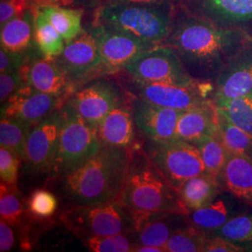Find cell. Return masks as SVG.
<instances>
[{
    "instance_id": "1",
    "label": "cell",
    "mask_w": 252,
    "mask_h": 252,
    "mask_svg": "<svg viewBox=\"0 0 252 252\" xmlns=\"http://www.w3.org/2000/svg\"><path fill=\"white\" fill-rule=\"evenodd\" d=\"M251 41L252 34L219 27L178 5L170 34L162 45L177 54L191 78L215 83L226 65Z\"/></svg>"
},
{
    "instance_id": "2",
    "label": "cell",
    "mask_w": 252,
    "mask_h": 252,
    "mask_svg": "<svg viewBox=\"0 0 252 252\" xmlns=\"http://www.w3.org/2000/svg\"><path fill=\"white\" fill-rule=\"evenodd\" d=\"M130 153L131 149L102 145L88 161L58 178L71 207L118 201L125 186Z\"/></svg>"
},
{
    "instance_id": "3",
    "label": "cell",
    "mask_w": 252,
    "mask_h": 252,
    "mask_svg": "<svg viewBox=\"0 0 252 252\" xmlns=\"http://www.w3.org/2000/svg\"><path fill=\"white\" fill-rule=\"evenodd\" d=\"M118 202L135 215L189 212L175 189L143 149L132 148L126 182Z\"/></svg>"
},
{
    "instance_id": "4",
    "label": "cell",
    "mask_w": 252,
    "mask_h": 252,
    "mask_svg": "<svg viewBox=\"0 0 252 252\" xmlns=\"http://www.w3.org/2000/svg\"><path fill=\"white\" fill-rule=\"evenodd\" d=\"M178 5L172 3H104L94 10V26L162 45L169 36Z\"/></svg>"
},
{
    "instance_id": "5",
    "label": "cell",
    "mask_w": 252,
    "mask_h": 252,
    "mask_svg": "<svg viewBox=\"0 0 252 252\" xmlns=\"http://www.w3.org/2000/svg\"><path fill=\"white\" fill-rule=\"evenodd\" d=\"M54 163L49 176L58 179L81 166L101 148L97 127L77 114L66 104Z\"/></svg>"
},
{
    "instance_id": "6",
    "label": "cell",
    "mask_w": 252,
    "mask_h": 252,
    "mask_svg": "<svg viewBox=\"0 0 252 252\" xmlns=\"http://www.w3.org/2000/svg\"><path fill=\"white\" fill-rule=\"evenodd\" d=\"M60 220L79 238L90 235L129 234L135 229L133 212L118 201L70 207L63 210Z\"/></svg>"
},
{
    "instance_id": "7",
    "label": "cell",
    "mask_w": 252,
    "mask_h": 252,
    "mask_svg": "<svg viewBox=\"0 0 252 252\" xmlns=\"http://www.w3.org/2000/svg\"><path fill=\"white\" fill-rule=\"evenodd\" d=\"M143 150L177 190L189 179L207 173L196 145L176 138L165 141L148 139Z\"/></svg>"
},
{
    "instance_id": "8",
    "label": "cell",
    "mask_w": 252,
    "mask_h": 252,
    "mask_svg": "<svg viewBox=\"0 0 252 252\" xmlns=\"http://www.w3.org/2000/svg\"><path fill=\"white\" fill-rule=\"evenodd\" d=\"M132 78L148 82H163L189 86L201 81L191 78L170 47L158 45L149 50L125 67Z\"/></svg>"
},
{
    "instance_id": "9",
    "label": "cell",
    "mask_w": 252,
    "mask_h": 252,
    "mask_svg": "<svg viewBox=\"0 0 252 252\" xmlns=\"http://www.w3.org/2000/svg\"><path fill=\"white\" fill-rule=\"evenodd\" d=\"M54 60L75 85L100 76L97 27L92 25L83 29L79 36L65 43L63 53Z\"/></svg>"
},
{
    "instance_id": "10",
    "label": "cell",
    "mask_w": 252,
    "mask_h": 252,
    "mask_svg": "<svg viewBox=\"0 0 252 252\" xmlns=\"http://www.w3.org/2000/svg\"><path fill=\"white\" fill-rule=\"evenodd\" d=\"M129 77L128 83L132 86L137 97L163 108L182 111L213 98L214 83L211 82H198L194 85L184 86L163 82H148Z\"/></svg>"
},
{
    "instance_id": "11",
    "label": "cell",
    "mask_w": 252,
    "mask_h": 252,
    "mask_svg": "<svg viewBox=\"0 0 252 252\" xmlns=\"http://www.w3.org/2000/svg\"><path fill=\"white\" fill-rule=\"evenodd\" d=\"M63 122V108H61L31 128L22 160L27 170L34 174H50Z\"/></svg>"
},
{
    "instance_id": "12",
    "label": "cell",
    "mask_w": 252,
    "mask_h": 252,
    "mask_svg": "<svg viewBox=\"0 0 252 252\" xmlns=\"http://www.w3.org/2000/svg\"><path fill=\"white\" fill-rule=\"evenodd\" d=\"M124 98L116 83L106 79H93L74 91L65 104L92 126L101 121Z\"/></svg>"
},
{
    "instance_id": "13",
    "label": "cell",
    "mask_w": 252,
    "mask_h": 252,
    "mask_svg": "<svg viewBox=\"0 0 252 252\" xmlns=\"http://www.w3.org/2000/svg\"><path fill=\"white\" fill-rule=\"evenodd\" d=\"M180 5L219 27L252 35V0H183Z\"/></svg>"
},
{
    "instance_id": "14",
    "label": "cell",
    "mask_w": 252,
    "mask_h": 252,
    "mask_svg": "<svg viewBox=\"0 0 252 252\" xmlns=\"http://www.w3.org/2000/svg\"><path fill=\"white\" fill-rule=\"evenodd\" d=\"M95 27L98 31L101 57L100 76L117 74L135 58L158 46L135 36Z\"/></svg>"
},
{
    "instance_id": "15",
    "label": "cell",
    "mask_w": 252,
    "mask_h": 252,
    "mask_svg": "<svg viewBox=\"0 0 252 252\" xmlns=\"http://www.w3.org/2000/svg\"><path fill=\"white\" fill-rule=\"evenodd\" d=\"M65 100L37 91L26 84L2 104L1 117L10 118L35 126L54 111L63 108Z\"/></svg>"
},
{
    "instance_id": "16",
    "label": "cell",
    "mask_w": 252,
    "mask_h": 252,
    "mask_svg": "<svg viewBox=\"0 0 252 252\" xmlns=\"http://www.w3.org/2000/svg\"><path fill=\"white\" fill-rule=\"evenodd\" d=\"M252 92V41L234 56L214 83L213 100L234 99Z\"/></svg>"
},
{
    "instance_id": "17",
    "label": "cell",
    "mask_w": 252,
    "mask_h": 252,
    "mask_svg": "<svg viewBox=\"0 0 252 252\" xmlns=\"http://www.w3.org/2000/svg\"><path fill=\"white\" fill-rule=\"evenodd\" d=\"M132 103L135 126L148 139H175L180 110L160 107L139 97H135Z\"/></svg>"
},
{
    "instance_id": "18",
    "label": "cell",
    "mask_w": 252,
    "mask_h": 252,
    "mask_svg": "<svg viewBox=\"0 0 252 252\" xmlns=\"http://www.w3.org/2000/svg\"><path fill=\"white\" fill-rule=\"evenodd\" d=\"M219 132V111L213 98L180 112L175 138L197 145Z\"/></svg>"
},
{
    "instance_id": "19",
    "label": "cell",
    "mask_w": 252,
    "mask_h": 252,
    "mask_svg": "<svg viewBox=\"0 0 252 252\" xmlns=\"http://www.w3.org/2000/svg\"><path fill=\"white\" fill-rule=\"evenodd\" d=\"M27 84L36 90L67 101L75 91V84L68 79L54 59L39 55L21 67Z\"/></svg>"
},
{
    "instance_id": "20",
    "label": "cell",
    "mask_w": 252,
    "mask_h": 252,
    "mask_svg": "<svg viewBox=\"0 0 252 252\" xmlns=\"http://www.w3.org/2000/svg\"><path fill=\"white\" fill-rule=\"evenodd\" d=\"M135 126L133 103L123 98L97 126L101 144L132 149L135 145Z\"/></svg>"
},
{
    "instance_id": "21",
    "label": "cell",
    "mask_w": 252,
    "mask_h": 252,
    "mask_svg": "<svg viewBox=\"0 0 252 252\" xmlns=\"http://www.w3.org/2000/svg\"><path fill=\"white\" fill-rule=\"evenodd\" d=\"M134 218L135 229L133 236L135 243L162 249L177 230L189 225L187 216L178 213L134 214Z\"/></svg>"
},
{
    "instance_id": "22",
    "label": "cell",
    "mask_w": 252,
    "mask_h": 252,
    "mask_svg": "<svg viewBox=\"0 0 252 252\" xmlns=\"http://www.w3.org/2000/svg\"><path fill=\"white\" fill-rule=\"evenodd\" d=\"M220 182L234 197L252 206V157L228 154Z\"/></svg>"
},
{
    "instance_id": "23",
    "label": "cell",
    "mask_w": 252,
    "mask_h": 252,
    "mask_svg": "<svg viewBox=\"0 0 252 252\" xmlns=\"http://www.w3.org/2000/svg\"><path fill=\"white\" fill-rule=\"evenodd\" d=\"M35 9L1 26V48L20 54L39 52L35 40Z\"/></svg>"
},
{
    "instance_id": "24",
    "label": "cell",
    "mask_w": 252,
    "mask_h": 252,
    "mask_svg": "<svg viewBox=\"0 0 252 252\" xmlns=\"http://www.w3.org/2000/svg\"><path fill=\"white\" fill-rule=\"evenodd\" d=\"M220 188V181L206 173L187 180L179 192L184 207L190 212L214 202Z\"/></svg>"
},
{
    "instance_id": "25",
    "label": "cell",
    "mask_w": 252,
    "mask_h": 252,
    "mask_svg": "<svg viewBox=\"0 0 252 252\" xmlns=\"http://www.w3.org/2000/svg\"><path fill=\"white\" fill-rule=\"evenodd\" d=\"M37 8L63 36L65 43L82 32V18L85 9L63 8L54 5H42Z\"/></svg>"
},
{
    "instance_id": "26",
    "label": "cell",
    "mask_w": 252,
    "mask_h": 252,
    "mask_svg": "<svg viewBox=\"0 0 252 252\" xmlns=\"http://www.w3.org/2000/svg\"><path fill=\"white\" fill-rule=\"evenodd\" d=\"M35 40L39 53L47 59H55L65 47L63 36L38 8L35 9Z\"/></svg>"
},
{
    "instance_id": "27",
    "label": "cell",
    "mask_w": 252,
    "mask_h": 252,
    "mask_svg": "<svg viewBox=\"0 0 252 252\" xmlns=\"http://www.w3.org/2000/svg\"><path fill=\"white\" fill-rule=\"evenodd\" d=\"M229 214V207L225 201L216 199L206 207L189 212L187 220L189 225L210 234L225 223L230 219Z\"/></svg>"
},
{
    "instance_id": "28",
    "label": "cell",
    "mask_w": 252,
    "mask_h": 252,
    "mask_svg": "<svg viewBox=\"0 0 252 252\" xmlns=\"http://www.w3.org/2000/svg\"><path fill=\"white\" fill-rule=\"evenodd\" d=\"M219 111V110H218ZM219 136L228 154L252 156V135L219 111Z\"/></svg>"
},
{
    "instance_id": "29",
    "label": "cell",
    "mask_w": 252,
    "mask_h": 252,
    "mask_svg": "<svg viewBox=\"0 0 252 252\" xmlns=\"http://www.w3.org/2000/svg\"><path fill=\"white\" fill-rule=\"evenodd\" d=\"M209 233L186 225L172 234L164 246V252H204Z\"/></svg>"
},
{
    "instance_id": "30",
    "label": "cell",
    "mask_w": 252,
    "mask_h": 252,
    "mask_svg": "<svg viewBox=\"0 0 252 252\" xmlns=\"http://www.w3.org/2000/svg\"><path fill=\"white\" fill-rule=\"evenodd\" d=\"M33 126L10 118L1 117L0 144L23 160L27 136Z\"/></svg>"
},
{
    "instance_id": "31",
    "label": "cell",
    "mask_w": 252,
    "mask_h": 252,
    "mask_svg": "<svg viewBox=\"0 0 252 252\" xmlns=\"http://www.w3.org/2000/svg\"><path fill=\"white\" fill-rule=\"evenodd\" d=\"M216 105L222 115L252 135V92L234 99L217 102Z\"/></svg>"
},
{
    "instance_id": "32",
    "label": "cell",
    "mask_w": 252,
    "mask_h": 252,
    "mask_svg": "<svg viewBox=\"0 0 252 252\" xmlns=\"http://www.w3.org/2000/svg\"><path fill=\"white\" fill-rule=\"evenodd\" d=\"M0 218L9 225H21L26 216V207L16 185L1 181L0 186Z\"/></svg>"
},
{
    "instance_id": "33",
    "label": "cell",
    "mask_w": 252,
    "mask_h": 252,
    "mask_svg": "<svg viewBox=\"0 0 252 252\" xmlns=\"http://www.w3.org/2000/svg\"><path fill=\"white\" fill-rule=\"evenodd\" d=\"M196 146L201 153L207 174L220 181V174L227 161L228 153L219 134L207 138Z\"/></svg>"
},
{
    "instance_id": "34",
    "label": "cell",
    "mask_w": 252,
    "mask_h": 252,
    "mask_svg": "<svg viewBox=\"0 0 252 252\" xmlns=\"http://www.w3.org/2000/svg\"><path fill=\"white\" fill-rule=\"evenodd\" d=\"M210 234L223 237L251 250L252 249V215L240 214L230 218L220 228Z\"/></svg>"
},
{
    "instance_id": "35",
    "label": "cell",
    "mask_w": 252,
    "mask_h": 252,
    "mask_svg": "<svg viewBox=\"0 0 252 252\" xmlns=\"http://www.w3.org/2000/svg\"><path fill=\"white\" fill-rule=\"evenodd\" d=\"M81 242L94 252H133L135 240L133 233L113 235H90L80 237Z\"/></svg>"
},
{
    "instance_id": "36",
    "label": "cell",
    "mask_w": 252,
    "mask_h": 252,
    "mask_svg": "<svg viewBox=\"0 0 252 252\" xmlns=\"http://www.w3.org/2000/svg\"><path fill=\"white\" fill-rule=\"evenodd\" d=\"M58 207L57 199L51 191L36 189L32 192L28 200V210L39 219H48L53 216Z\"/></svg>"
},
{
    "instance_id": "37",
    "label": "cell",
    "mask_w": 252,
    "mask_h": 252,
    "mask_svg": "<svg viewBox=\"0 0 252 252\" xmlns=\"http://www.w3.org/2000/svg\"><path fill=\"white\" fill-rule=\"evenodd\" d=\"M22 161L16 154L8 149H0V178L9 185H16L18 180L19 164Z\"/></svg>"
},
{
    "instance_id": "38",
    "label": "cell",
    "mask_w": 252,
    "mask_h": 252,
    "mask_svg": "<svg viewBox=\"0 0 252 252\" xmlns=\"http://www.w3.org/2000/svg\"><path fill=\"white\" fill-rule=\"evenodd\" d=\"M27 84L21 68L0 75V101L4 104L23 86Z\"/></svg>"
},
{
    "instance_id": "39",
    "label": "cell",
    "mask_w": 252,
    "mask_h": 252,
    "mask_svg": "<svg viewBox=\"0 0 252 252\" xmlns=\"http://www.w3.org/2000/svg\"><path fill=\"white\" fill-rule=\"evenodd\" d=\"M41 55L39 52L34 53H11L3 48L0 50V72H9L21 68L24 64L36 56ZM42 56V55H41Z\"/></svg>"
},
{
    "instance_id": "40",
    "label": "cell",
    "mask_w": 252,
    "mask_h": 252,
    "mask_svg": "<svg viewBox=\"0 0 252 252\" xmlns=\"http://www.w3.org/2000/svg\"><path fill=\"white\" fill-rule=\"evenodd\" d=\"M31 9L27 0H1L0 23L5 25L12 19L23 16L27 9Z\"/></svg>"
},
{
    "instance_id": "41",
    "label": "cell",
    "mask_w": 252,
    "mask_h": 252,
    "mask_svg": "<svg viewBox=\"0 0 252 252\" xmlns=\"http://www.w3.org/2000/svg\"><path fill=\"white\" fill-rule=\"evenodd\" d=\"M250 251L252 250L247 247L234 243L223 237L211 234L204 249V252H245Z\"/></svg>"
},
{
    "instance_id": "42",
    "label": "cell",
    "mask_w": 252,
    "mask_h": 252,
    "mask_svg": "<svg viewBox=\"0 0 252 252\" xmlns=\"http://www.w3.org/2000/svg\"><path fill=\"white\" fill-rule=\"evenodd\" d=\"M103 3V0H44L43 5H54L73 9H96Z\"/></svg>"
},
{
    "instance_id": "43",
    "label": "cell",
    "mask_w": 252,
    "mask_h": 252,
    "mask_svg": "<svg viewBox=\"0 0 252 252\" xmlns=\"http://www.w3.org/2000/svg\"><path fill=\"white\" fill-rule=\"evenodd\" d=\"M4 220L0 221V252H7L10 251L14 243L15 237L12 228Z\"/></svg>"
},
{
    "instance_id": "44",
    "label": "cell",
    "mask_w": 252,
    "mask_h": 252,
    "mask_svg": "<svg viewBox=\"0 0 252 252\" xmlns=\"http://www.w3.org/2000/svg\"><path fill=\"white\" fill-rule=\"evenodd\" d=\"M118 2H138V3H172L180 5L183 0H103V3H118Z\"/></svg>"
},
{
    "instance_id": "45",
    "label": "cell",
    "mask_w": 252,
    "mask_h": 252,
    "mask_svg": "<svg viewBox=\"0 0 252 252\" xmlns=\"http://www.w3.org/2000/svg\"><path fill=\"white\" fill-rule=\"evenodd\" d=\"M133 252H164L162 248L148 246V245H141V244H135L133 248Z\"/></svg>"
},
{
    "instance_id": "46",
    "label": "cell",
    "mask_w": 252,
    "mask_h": 252,
    "mask_svg": "<svg viewBox=\"0 0 252 252\" xmlns=\"http://www.w3.org/2000/svg\"><path fill=\"white\" fill-rule=\"evenodd\" d=\"M31 8H37L44 4V0H27Z\"/></svg>"
},
{
    "instance_id": "47",
    "label": "cell",
    "mask_w": 252,
    "mask_h": 252,
    "mask_svg": "<svg viewBox=\"0 0 252 252\" xmlns=\"http://www.w3.org/2000/svg\"></svg>"
}]
</instances>
